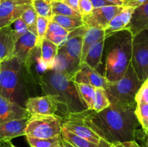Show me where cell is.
I'll list each match as a JSON object with an SVG mask.
<instances>
[{"mask_svg":"<svg viewBox=\"0 0 148 147\" xmlns=\"http://www.w3.org/2000/svg\"><path fill=\"white\" fill-rule=\"evenodd\" d=\"M126 28L131 32L133 36L148 30V0L134 10L130 24Z\"/></svg>","mask_w":148,"mask_h":147,"instance_id":"cell-17","label":"cell"},{"mask_svg":"<svg viewBox=\"0 0 148 147\" xmlns=\"http://www.w3.org/2000/svg\"><path fill=\"white\" fill-rule=\"evenodd\" d=\"M136 7L123 6L122 10L111 20L108 27L105 30V37L115 32L124 30L130 22Z\"/></svg>","mask_w":148,"mask_h":147,"instance_id":"cell-18","label":"cell"},{"mask_svg":"<svg viewBox=\"0 0 148 147\" xmlns=\"http://www.w3.org/2000/svg\"><path fill=\"white\" fill-rule=\"evenodd\" d=\"M137 102L129 105H110L100 112L88 110L92 122L110 143L136 141L140 122L136 115Z\"/></svg>","mask_w":148,"mask_h":147,"instance_id":"cell-1","label":"cell"},{"mask_svg":"<svg viewBox=\"0 0 148 147\" xmlns=\"http://www.w3.org/2000/svg\"><path fill=\"white\" fill-rule=\"evenodd\" d=\"M56 1H59L61 2H63L75 10V11L79 13V9H78V2L79 0H56Z\"/></svg>","mask_w":148,"mask_h":147,"instance_id":"cell-39","label":"cell"},{"mask_svg":"<svg viewBox=\"0 0 148 147\" xmlns=\"http://www.w3.org/2000/svg\"><path fill=\"white\" fill-rule=\"evenodd\" d=\"M30 116V115L25 108L0 95V125L9 121L27 118Z\"/></svg>","mask_w":148,"mask_h":147,"instance_id":"cell-14","label":"cell"},{"mask_svg":"<svg viewBox=\"0 0 148 147\" xmlns=\"http://www.w3.org/2000/svg\"><path fill=\"white\" fill-rule=\"evenodd\" d=\"M111 105L110 101L107 97L106 92L104 88L96 87L95 88V100H94L93 110L95 112H100L103 110L106 109Z\"/></svg>","mask_w":148,"mask_h":147,"instance_id":"cell-30","label":"cell"},{"mask_svg":"<svg viewBox=\"0 0 148 147\" xmlns=\"http://www.w3.org/2000/svg\"><path fill=\"white\" fill-rule=\"evenodd\" d=\"M133 35L128 29L115 32L105 37L103 57V76L108 83L123 77L132 61Z\"/></svg>","mask_w":148,"mask_h":147,"instance_id":"cell-2","label":"cell"},{"mask_svg":"<svg viewBox=\"0 0 148 147\" xmlns=\"http://www.w3.org/2000/svg\"><path fill=\"white\" fill-rule=\"evenodd\" d=\"M122 10L121 6H107L94 9L88 15L82 18L84 25L88 27H95L105 30L108 27L110 22Z\"/></svg>","mask_w":148,"mask_h":147,"instance_id":"cell-10","label":"cell"},{"mask_svg":"<svg viewBox=\"0 0 148 147\" xmlns=\"http://www.w3.org/2000/svg\"><path fill=\"white\" fill-rule=\"evenodd\" d=\"M131 64L140 81L148 79V30L133 36Z\"/></svg>","mask_w":148,"mask_h":147,"instance_id":"cell-8","label":"cell"},{"mask_svg":"<svg viewBox=\"0 0 148 147\" xmlns=\"http://www.w3.org/2000/svg\"><path fill=\"white\" fill-rule=\"evenodd\" d=\"M0 147H17L14 145V144H12L10 141H8V142H6L4 144L0 145Z\"/></svg>","mask_w":148,"mask_h":147,"instance_id":"cell-41","label":"cell"},{"mask_svg":"<svg viewBox=\"0 0 148 147\" xmlns=\"http://www.w3.org/2000/svg\"><path fill=\"white\" fill-rule=\"evenodd\" d=\"M104 43H105V38L101 41L94 43L88 50V53L84 60L85 63L97 71L102 65Z\"/></svg>","mask_w":148,"mask_h":147,"instance_id":"cell-21","label":"cell"},{"mask_svg":"<svg viewBox=\"0 0 148 147\" xmlns=\"http://www.w3.org/2000/svg\"><path fill=\"white\" fill-rule=\"evenodd\" d=\"M27 141L31 147H54L62 141V135L50 138H37L26 136Z\"/></svg>","mask_w":148,"mask_h":147,"instance_id":"cell-31","label":"cell"},{"mask_svg":"<svg viewBox=\"0 0 148 147\" xmlns=\"http://www.w3.org/2000/svg\"><path fill=\"white\" fill-rule=\"evenodd\" d=\"M38 14L33 5H30L22 14L20 18L25 23L29 32L36 35V23Z\"/></svg>","mask_w":148,"mask_h":147,"instance_id":"cell-29","label":"cell"},{"mask_svg":"<svg viewBox=\"0 0 148 147\" xmlns=\"http://www.w3.org/2000/svg\"><path fill=\"white\" fill-rule=\"evenodd\" d=\"M25 108L30 115H56L59 110V102L52 95L30 97L25 104Z\"/></svg>","mask_w":148,"mask_h":147,"instance_id":"cell-11","label":"cell"},{"mask_svg":"<svg viewBox=\"0 0 148 147\" xmlns=\"http://www.w3.org/2000/svg\"><path fill=\"white\" fill-rule=\"evenodd\" d=\"M40 57L48 70L53 69L59 46L45 37L40 46Z\"/></svg>","mask_w":148,"mask_h":147,"instance_id":"cell-22","label":"cell"},{"mask_svg":"<svg viewBox=\"0 0 148 147\" xmlns=\"http://www.w3.org/2000/svg\"><path fill=\"white\" fill-rule=\"evenodd\" d=\"M52 0H32V5L38 15L42 16L51 21Z\"/></svg>","mask_w":148,"mask_h":147,"instance_id":"cell-28","label":"cell"},{"mask_svg":"<svg viewBox=\"0 0 148 147\" xmlns=\"http://www.w3.org/2000/svg\"><path fill=\"white\" fill-rule=\"evenodd\" d=\"M41 93L52 95L59 102V108L63 116L88 110L86 105L79 96L73 78L62 72L49 69L40 79Z\"/></svg>","mask_w":148,"mask_h":147,"instance_id":"cell-3","label":"cell"},{"mask_svg":"<svg viewBox=\"0 0 148 147\" xmlns=\"http://www.w3.org/2000/svg\"><path fill=\"white\" fill-rule=\"evenodd\" d=\"M145 146L146 147H148V134H147V138L145 140Z\"/></svg>","mask_w":148,"mask_h":147,"instance_id":"cell-44","label":"cell"},{"mask_svg":"<svg viewBox=\"0 0 148 147\" xmlns=\"http://www.w3.org/2000/svg\"><path fill=\"white\" fill-rule=\"evenodd\" d=\"M136 102H144L148 104V81L143 82L135 97Z\"/></svg>","mask_w":148,"mask_h":147,"instance_id":"cell-36","label":"cell"},{"mask_svg":"<svg viewBox=\"0 0 148 147\" xmlns=\"http://www.w3.org/2000/svg\"><path fill=\"white\" fill-rule=\"evenodd\" d=\"M105 38V30H100L95 27H86V30L82 39V54L80 64L84 62L88 50L94 43L99 42Z\"/></svg>","mask_w":148,"mask_h":147,"instance_id":"cell-20","label":"cell"},{"mask_svg":"<svg viewBox=\"0 0 148 147\" xmlns=\"http://www.w3.org/2000/svg\"><path fill=\"white\" fill-rule=\"evenodd\" d=\"M110 147H143L136 141H127L123 143H113Z\"/></svg>","mask_w":148,"mask_h":147,"instance_id":"cell-37","label":"cell"},{"mask_svg":"<svg viewBox=\"0 0 148 147\" xmlns=\"http://www.w3.org/2000/svg\"><path fill=\"white\" fill-rule=\"evenodd\" d=\"M147 81H148V79H147Z\"/></svg>","mask_w":148,"mask_h":147,"instance_id":"cell-46","label":"cell"},{"mask_svg":"<svg viewBox=\"0 0 148 147\" xmlns=\"http://www.w3.org/2000/svg\"><path fill=\"white\" fill-rule=\"evenodd\" d=\"M62 117L58 115H33L27 120L25 136L50 138L62 134Z\"/></svg>","mask_w":148,"mask_h":147,"instance_id":"cell-7","label":"cell"},{"mask_svg":"<svg viewBox=\"0 0 148 147\" xmlns=\"http://www.w3.org/2000/svg\"><path fill=\"white\" fill-rule=\"evenodd\" d=\"M136 115L145 133L148 134V104L137 102Z\"/></svg>","mask_w":148,"mask_h":147,"instance_id":"cell-32","label":"cell"},{"mask_svg":"<svg viewBox=\"0 0 148 147\" xmlns=\"http://www.w3.org/2000/svg\"><path fill=\"white\" fill-rule=\"evenodd\" d=\"M131 63L121 79L107 84L105 87L111 105H122L135 103V97L143 85Z\"/></svg>","mask_w":148,"mask_h":147,"instance_id":"cell-5","label":"cell"},{"mask_svg":"<svg viewBox=\"0 0 148 147\" xmlns=\"http://www.w3.org/2000/svg\"><path fill=\"white\" fill-rule=\"evenodd\" d=\"M30 118V117H29ZM29 118L14 120L0 125V145L17 137L25 135V127Z\"/></svg>","mask_w":148,"mask_h":147,"instance_id":"cell-16","label":"cell"},{"mask_svg":"<svg viewBox=\"0 0 148 147\" xmlns=\"http://www.w3.org/2000/svg\"><path fill=\"white\" fill-rule=\"evenodd\" d=\"M15 46L12 25L0 28V61L13 56Z\"/></svg>","mask_w":148,"mask_h":147,"instance_id":"cell-19","label":"cell"},{"mask_svg":"<svg viewBox=\"0 0 148 147\" xmlns=\"http://www.w3.org/2000/svg\"><path fill=\"white\" fill-rule=\"evenodd\" d=\"M79 96L86 105L88 110H93L94 100H95V88L91 85L85 84H79L75 82Z\"/></svg>","mask_w":148,"mask_h":147,"instance_id":"cell-24","label":"cell"},{"mask_svg":"<svg viewBox=\"0 0 148 147\" xmlns=\"http://www.w3.org/2000/svg\"><path fill=\"white\" fill-rule=\"evenodd\" d=\"M51 20L60 24L62 27H64L69 33L75 30V29L84 26L82 19L75 18V17H69V16L54 14L52 16Z\"/></svg>","mask_w":148,"mask_h":147,"instance_id":"cell-26","label":"cell"},{"mask_svg":"<svg viewBox=\"0 0 148 147\" xmlns=\"http://www.w3.org/2000/svg\"><path fill=\"white\" fill-rule=\"evenodd\" d=\"M90 1L92 3L94 9L100 8V7H107V6L114 5L112 3L109 2V1H106V0H90Z\"/></svg>","mask_w":148,"mask_h":147,"instance_id":"cell-38","label":"cell"},{"mask_svg":"<svg viewBox=\"0 0 148 147\" xmlns=\"http://www.w3.org/2000/svg\"><path fill=\"white\" fill-rule=\"evenodd\" d=\"M12 24L14 27H12V28L13 34H14V37L16 42L21 36L25 34L28 31V30H27L25 23L23 22V20L21 18L17 19Z\"/></svg>","mask_w":148,"mask_h":147,"instance_id":"cell-34","label":"cell"},{"mask_svg":"<svg viewBox=\"0 0 148 147\" xmlns=\"http://www.w3.org/2000/svg\"><path fill=\"white\" fill-rule=\"evenodd\" d=\"M54 147H65V146L63 145V144H62V142H61L60 144H57V145H56V146H54Z\"/></svg>","mask_w":148,"mask_h":147,"instance_id":"cell-43","label":"cell"},{"mask_svg":"<svg viewBox=\"0 0 148 147\" xmlns=\"http://www.w3.org/2000/svg\"><path fill=\"white\" fill-rule=\"evenodd\" d=\"M50 20L42 16L38 15L36 23V36H37V46L40 47L41 43L46 37Z\"/></svg>","mask_w":148,"mask_h":147,"instance_id":"cell-33","label":"cell"},{"mask_svg":"<svg viewBox=\"0 0 148 147\" xmlns=\"http://www.w3.org/2000/svg\"><path fill=\"white\" fill-rule=\"evenodd\" d=\"M106 1L112 3L114 5L121 6V7L124 6V0H106Z\"/></svg>","mask_w":148,"mask_h":147,"instance_id":"cell-40","label":"cell"},{"mask_svg":"<svg viewBox=\"0 0 148 147\" xmlns=\"http://www.w3.org/2000/svg\"><path fill=\"white\" fill-rule=\"evenodd\" d=\"M86 26H82L70 32L68 35L66 41L59 48H62L69 56L72 63L77 67L80 66V59L82 54V39Z\"/></svg>","mask_w":148,"mask_h":147,"instance_id":"cell-12","label":"cell"},{"mask_svg":"<svg viewBox=\"0 0 148 147\" xmlns=\"http://www.w3.org/2000/svg\"><path fill=\"white\" fill-rule=\"evenodd\" d=\"M62 144H63V145L65 147H75L73 145H72L71 144H69V142H67V141H66L65 140H64L63 138H62Z\"/></svg>","mask_w":148,"mask_h":147,"instance_id":"cell-42","label":"cell"},{"mask_svg":"<svg viewBox=\"0 0 148 147\" xmlns=\"http://www.w3.org/2000/svg\"><path fill=\"white\" fill-rule=\"evenodd\" d=\"M30 95L23 63L15 56L0 61V95L25 108Z\"/></svg>","mask_w":148,"mask_h":147,"instance_id":"cell-4","label":"cell"},{"mask_svg":"<svg viewBox=\"0 0 148 147\" xmlns=\"http://www.w3.org/2000/svg\"><path fill=\"white\" fill-rule=\"evenodd\" d=\"M62 126L78 136L101 147H110L111 144L101 130L95 125L88 115V110L68 114L62 117Z\"/></svg>","mask_w":148,"mask_h":147,"instance_id":"cell-6","label":"cell"},{"mask_svg":"<svg viewBox=\"0 0 148 147\" xmlns=\"http://www.w3.org/2000/svg\"><path fill=\"white\" fill-rule=\"evenodd\" d=\"M78 9L79 14L82 17L90 14L94 10L93 6L90 0H79Z\"/></svg>","mask_w":148,"mask_h":147,"instance_id":"cell-35","label":"cell"},{"mask_svg":"<svg viewBox=\"0 0 148 147\" xmlns=\"http://www.w3.org/2000/svg\"><path fill=\"white\" fill-rule=\"evenodd\" d=\"M0 3H1V0H0Z\"/></svg>","mask_w":148,"mask_h":147,"instance_id":"cell-45","label":"cell"},{"mask_svg":"<svg viewBox=\"0 0 148 147\" xmlns=\"http://www.w3.org/2000/svg\"><path fill=\"white\" fill-rule=\"evenodd\" d=\"M69 33V32L65 30L60 24L51 20L49 24L46 38L59 47L66 41Z\"/></svg>","mask_w":148,"mask_h":147,"instance_id":"cell-23","label":"cell"},{"mask_svg":"<svg viewBox=\"0 0 148 147\" xmlns=\"http://www.w3.org/2000/svg\"><path fill=\"white\" fill-rule=\"evenodd\" d=\"M73 80L76 83L85 84L104 89L108 84L105 77L98 71L92 69L85 62L80 64L79 69L73 76Z\"/></svg>","mask_w":148,"mask_h":147,"instance_id":"cell-13","label":"cell"},{"mask_svg":"<svg viewBox=\"0 0 148 147\" xmlns=\"http://www.w3.org/2000/svg\"><path fill=\"white\" fill-rule=\"evenodd\" d=\"M31 4L32 0H1L0 28L12 25Z\"/></svg>","mask_w":148,"mask_h":147,"instance_id":"cell-9","label":"cell"},{"mask_svg":"<svg viewBox=\"0 0 148 147\" xmlns=\"http://www.w3.org/2000/svg\"><path fill=\"white\" fill-rule=\"evenodd\" d=\"M51 10L52 14H57V15H64V16H69V17H75V18L82 19V16L73 10L66 5V4L63 2H61L56 0H52L51 1Z\"/></svg>","mask_w":148,"mask_h":147,"instance_id":"cell-27","label":"cell"},{"mask_svg":"<svg viewBox=\"0 0 148 147\" xmlns=\"http://www.w3.org/2000/svg\"><path fill=\"white\" fill-rule=\"evenodd\" d=\"M61 135L64 140L69 142L75 147H101L85 138L78 136L64 127H62Z\"/></svg>","mask_w":148,"mask_h":147,"instance_id":"cell-25","label":"cell"},{"mask_svg":"<svg viewBox=\"0 0 148 147\" xmlns=\"http://www.w3.org/2000/svg\"><path fill=\"white\" fill-rule=\"evenodd\" d=\"M37 47V36L27 31L15 42L13 56H15L21 63H24Z\"/></svg>","mask_w":148,"mask_h":147,"instance_id":"cell-15","label":"cell"}]
</instances>
